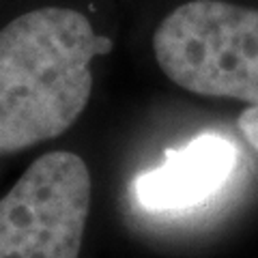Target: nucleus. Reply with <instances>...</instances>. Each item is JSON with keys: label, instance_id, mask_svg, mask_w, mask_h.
Instances as JSON below:
<instances>
[{"label": "nucleus", "instance_id": "1", "mask_svg": "<svg viewBox=\"0 0 258 258\" xmlns=\"http://www.w3.org/2000/svg\"><path fill=\"white\" fill-rule=\"evenodd\" d=\"M91 20L39 7L0 30V155L58 138L86 110L93 60L110 52Z\"/></svg>", "mask_w": 258, "mask_h": 258}, {"label": "nucleus", "instance_id": "2", "mask_svg": "<svg viewBox=\"0 0 258 258\" xmlns=\"http://www.w3.org/2000/svg\"><path fill=\"white\" fill-rule=\"evenodd\" d=\"M168 80L194 95L258 103V9L226 0H189L153 35Z\"/></svg>", "mask_w": 258, "mask_h": 258}, {"label": "nucleus", "instance_id": "3", "mask_svg": "<svg viewBox=\"0 0 258 258\" xmlns=\"http://www.w3.org/2000/svg\"><path fill=\"white\" fill-rule=\"evenodd\" d=\"M91 191L80 155L37 157L0 198V258H80Z\"/></svg>", "mask_w": 258, "mask_h": 258}, {"label": "nucleus", "instance_id": "4", "mask_svg": "<svg viewBox=\"0 0 258 258\" xmlns=\"http://www.w3.org/2000/svg\"><path fill=\"white\" fill-rule=\"evenodd\" d=\"M237 168V147L205 134L168 151L164 164L136 176L134 198L149 213H181L207 203Z\"/></svg>", "mask_w": 258, "mask_h": 258}, {"label": "nucleus", "instance_id": "5", "mask_svg": "<svg viewBox=\"0 0 258 258\" xmlns=\"http://www.w3.org/2000/svg\"><path fill=\"white\" fill-rule=\"evenodd\" d=\"M237 125L239 132L243 134V138L249 142V147L258 153V103H252V106H247L241 112Z\"/></svg>", "mask_w": 258, "mask_h": 258}]
</instances>
